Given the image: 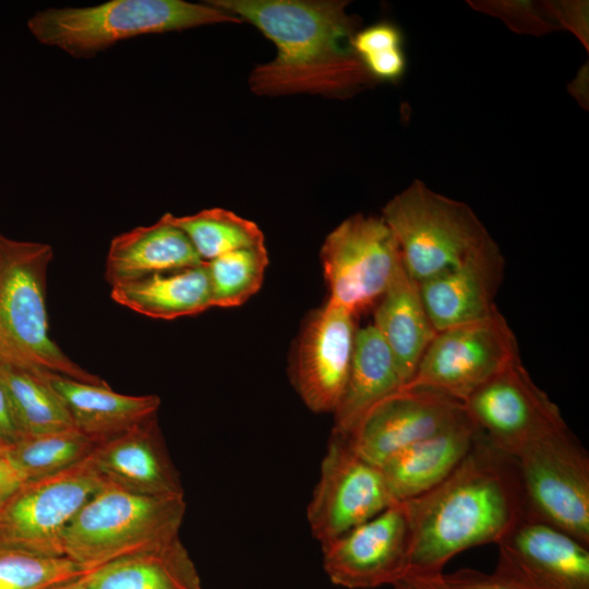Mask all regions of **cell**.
<instances>
[{
  "mask_svg": "<svg viewBox=\"0 0 589 589\" xmlns=\"http://www.w3.org/2000/svg\"><path fill=\"white\" fill-rule=\"evenodd\" d=\"M51 245L20 241L0 232V335L9 363L104 385V380L75 362L50 338L46 281Z\"/></svg>",
  "mask_w": 589,
  "mask_h": 589,
  "instance_id": "cell-4",
  "label": "cell"
},
{
  "mask_svg": "<svg viewBox=\"0 0 589 589\" xmlns=\"http://www.w3.org/2000/svg\"><path fill=\"white\" fill-rule=\"evenodd\" d=\"M91 573V572H89ZM88 574V573H87ZM87 574L77 577L75 579L49 587L47 589H88L87 588Z\"/></svg>",
  "mask_w": 589,
  "mask_h": 589,
  "instance_id": "cell-36",
  "label": "cell"
},
{
  "mask_svg": "<svg viewBox=\"0 0 589 589\" xmlns=\"http://www.w3.org/2000/svg\"><path fill=\"white\" fill-rule=\"evenodd\" d=\"M10 447L11 445L0 442V458L8 455Z\"/></svg>",
  "mask_w": 589,
  "mask_h": 589,
  "instance_id": "cell-38",
  "label": "cell"
},
{
  "mask_svg": "<svg viewBox=\"0 0 589 589\" xmlns=\"http://www.w3.org/2000/svg\"><path fill=\"white\" fill-rule=\"evenodd\" d=\"M86 579L88 589H203L180 538L105 564Z\"/></svg>",
  "mask_w": 589,
  "mask_h": 589,
  "instance_id": "cell-25",
  "label": "cell"
},
{
  "mask_svg": "<svg viewBox=\"0 0 589 589\" xmlns=\"http://www.w3.org/2000/svg\"><path fill=\"white\" fill-rule=\"evenodd\" d=\"M203 264L185 233L163 215L153 225L136 227L111 240L105 278L113 287Z\"/></svg>",
  "mask_w": 589,
  "mask_h": 589,
  "instance_id": "cell-20",
  "label": "cell"
},
{
  "mask_svg": "<svg viewBox=\"0 0 589 589\" xmlns=\"http://www.w3.org/2000/svg\"><path fill=\"white\" fill-rule=\"evenodd\" d=\"M89 572L65 556L0 544V589H47Z\"/></svg>",
  "mask_w": 589,
  "mask_h": 589,
  "instance_id": "cell-30",
  "label": "cell"
},
{
  "mask_svg": "<svg viewBox=\"0 0 589 589\" xmlns=\"http://www.w3.org/2000/svg\"><path fill=\"white\" fill-rule=\"evenodd\" d=\"M404 503L411 527L409 572L443 573L457 554L496 544L525 515L514 457L482 433L444 481Z\"/></svg>",
  "mask_w": 589,
  "mask_h": 589,
  "instance_id": "cell-2",
  "label": "cell"
},
{
  "mask_svg": "<svg viewBox=\"0 0 589 589\" xmlns=\"http://www.w3.org/2000/svg\"><path fill=\"white\" fill-rule=\"evenodd\" d=\"M400 31L390 23H377L362 31L356 32L351 46L359 58L363 60L386 51L402 48Z\"/></svg>",
  "mask_w": 589,
  "mask_h": 589,
  "instance_id": "cell-31",
  "label": "cell"
},
{
  "mask_svg": "<svg viewBox=\"0 0 589 589\" xmlns=\"http://www.w3.org/2000/svg\"><path fill=\"white\" fill-rule=\"evenodd\" d=\"M402 387L396 361L375 327L359 328L346 387L333 412L332 433L347 435L372 407Z\"/></svg>",
  "mask_w": 589,
  "mask_h": 589,
  "instance_id": "cell-22",
  "label": "cell"
},
{
  "mask_svg": "<svg viewBox=\"0 0 589 589\" xmlns=\"http://www.w3.org/2000/svg\"><path fill=\"white\" fill-rule=\"evenodd\" d=\"M504 269V256L493 242L458 266L419 284L434 329L472 322L495 311Z\"/></svg>",
  "mask_w": 589,
  "mask_h": 589,
  "instance_id": "cell-18",
  "label": "cell"
},
{
  "mask_svg": "<svg viewBox=\"0 0 589 589\" xmlns=\"http://www.w3.org/2000/svg\"><path fill=\"white\" fill-rule=\"evenodd\" d=\"M182 496H149L105 484L64 530L63 556L94 570L179 538Z\"/></svg>",
  "mask_w": 589,
  "mask_h": 589,
  "instance_id": "cell-5",
  "label": "cell"
},
{
  "mask_svg": "<svg viewBox=\"0 0 589 589\" xmlns=\"http://www.w3.org/2000/svg\"><path fill=\"white\" fill-rule=\"evenodd\" d=\"M89 461L106 484L149 496L184 495L156 417L97 443Z\"/></svg>",
  "mask_w": 589,
  "mask_h": 589,
  "instance_id": "cell-17",
  "label": "cell"
},
{
  "mask_svg": "<svg viewBox=\"0 0 589 589\" xmlns=\"http://www.w3.org/2000/svg\"><path fill=\"white\" fill-rule=\"evenodd\" d=\"M513 457L525 515L589 545V454L567 424Z\"/></svg>",
  "mask_w": 589,
  "mask_h": 589,
  "instance_id": "cell-7",
  "label": "cell"
},
{
  "mask_svg": "<svg viewBox=\"0 0 589 589\" xmlns=\"http://www.w3.org/2000/svg\"><path fill=\"white\" fill-rule=\"evenodd\" d=\"M372 325L390 350L405 386L436 330L424 308L419 285L402 265L380 298Z\"/></svg>",
  "mask_w": 589,
  "mask_h": 589,
  "instance_id": "cell-23",
  "label": "cell"
},
{
  "mask_svg": "<svg viewBox=\"0 0 589 589\" xmlns=\"http://www.w3.org/2000/svg\"><path fill=\"white\" fill-rule=\"evenodd\" d=\"M356 315L327 301L306 321L293 368L294 386L314 412H334L348 380L354 341Z\"/></svg>",
  "mask_w": 589,
  "mask_h": 589,
  "instance_id": "cell-16",
  "label": "cell"
},
{
  "mask_svg": "<svg viewBox=\"0 0 589 589\" xmlns=\"http://www.w3.org/2000/svg\"><path fill=\"white\" fill-rule=\"evenodd\" d=\"M110 297L124 308L159 320L195 315L212 306L206 263L113 286Z\"/></svg>",
  "mask_w": 589,
  "mask_h": 589,
  "instance_id": "cell-24",
  "label": "cell"
},
{
  "mask_svg": "<svg viewBox=\"0 0 589 589\" xmlns=\"http://www.w3.org/2000/svg\"><path fill=\"white\" fill-rule=\"evenodd\" d=\"M0 361L2 362L9 361L8 351H7V348L4 346L1 335H0Z\"/></svg>",
  "mask_w": 589,
  "mask_h": 589,
  "instance_id": "cell-37",
  "label": "cell"
},
{
  "mask_svg": "<svg viewBox=\"0 0 589 589\" xmlns=\"http://www.w3.org/2000/svg\"><path fill=\"white\" fill-rule=\"evenodd\" d=\"M519 360L515 333L496 309L482 318L436 332L402 388L428 389L464 402Z\"/></svg>",
  "mask_w": 589,
  "mask_h": 589,
  "instance_id": "cell-8",
  "label": "cell"
},
{
  "mask_svg": "<svg viewBox=\"0 0 589 589\" xmlns=\"http://www.w3.org/2000/svg\"><path fill=\"white\" fill-rule=\"evenodd\" d=\"M393 503L382 469L332 433L306 510L311 533L320 544L339 538Z\"/></svg>",
  "mask_w": 589,
  "mask_h": 589,
  "instance_id": "cell-11",
  "label": "cell"
},
{
  "mask_svg": "<svg viewBox=\"0 0 589 589\" xmlns=\"http://www.w3.org/2000/svg\"><path fill=\"white\" fill-rule=\"evenodd\" d=\"M268 263L265 244L238 249L207 262L212 306L243 304L261 288Z\"/></svg>",
  "mask_w": 589,
  "mask_h": 589,
  "instance_id": "cell-29",
  "label": "cell"
},
{
  "mask_svg": "<svg viewBox=\"0 0 589 589\" xmlns=\"http://www.w3.org/2000/svg\"><path fill=\"white\" fill-rule=\"evenodd\" d=\"M240 22L207 2L110 0L89 7L40 10L28 19L27 28L38 43L84 59L141 35Z\"/></svg>",
  "mask_w": 589,
  "mask_h": 589,
  "instance_id": "cell-3",
  "label": "cell"
},
{
  "mask_svg": "<svg viewBox=\"0 0 589 589\" xmlns=\"http://www.w3.org/2000/svg\"><path fill=\"white\" fill-rule=\"evenodd\" d=\"M462 405L483 436L512 456L566 424L560 408L520 360L484 383Z\"/></svg>",
  "mask_w": 589,
  "mask_h": 589,
  "instance_id": "cell-12",
  "label": "cell"
},
{
  "mask_svg": "<svg viewBox=\"0 0 589 589\" xmlns=\"http://www.w3.org/2000/svg\"><path fill=\"white\" fill-rule=\"evenodd\" d=\"M321 262L328 301L354 315L380 300L402 265L396 239L383 218L362 214L328 233Z\"/></svg>",
  "mask_w": 589,
  "mask_h": 589,
  "instance_id": "cell-9",
  "label": "cell"
},
{
  "mask_svg": "<svg viewBox=\"0 0 589 589\" xmlns=\"http://www.w3.org/2000/svg\"><path fill=\"white\" fill-rule=\"evenodd\" d=\"M393 589H453L445 579L444 573L408 572L396 581Z\"/></svg>",
  "mask_w": 589,
  "mask_h": 589,
  "instance_id": "cell-34",
  "label": "cell"
},
{
  "mask_svg": "<svg viewBox=\"0 0 589 589\" xmlns=\"http://www.w3.org/2000/svg\"><path fill=\"white\" fill-rule=\"evenodd\" d=\"M47 378L65 404L75 428L96 443L115 437L156 417L157 395H123L98 385L48 372Z\"/></svg>",
  "mask_w": 589,
  "mask_h": 589,
  "instance_id": "cell-21",
  "label": "cell"
},
{
  "mask_svg": "<svg viewBox=\"0 0 589 589\" xmlns=\"http://www.w3.org/2000/svg\"><path fill=\"white\" fill-rule=\"evenodd\" d=\"M493 574L517 589H589V545L524 515L496 543Z\"/></svg>",
  "mask_w": 589,
  "mask_h": 589,
  "instance_id": "cell-14",
  "label": "cell"
},
{
  "mask_svg": "<svg viewBox=\"0 0 589 589\" xmlns=\"http://www.w3.org/2000/svg\"><path fill=\"white\" fill-rule=\"evenodd\" d=\"M23 436L9 394L0 378V442L11 445Z\"/></svg>",
  "mask_w": 589,
  "mask_h": 589,
  "instance_id": "cell-33",
  "label": "cell"
},
{
  "mask_svg": "<svg viewBox=\"0 0 589 589\" xmlns=\"http://www.w3.org/2000/svg\"><path fill=\"white\" fill-rule=\"evenodd\" d=\"M466 416L462 402L456 399L428 389L401 388L372 407L350 433L339 436L360 457L381 468L399 452Z\"/></svg>",
  "mask_w": 589,
  "mask_h": 589,
  "instance_id": "cell-15",
  "label": "cell"
},
{
  "mask_svg": "<svg viewBox=\"0 0 589 589\" xmlns=\"http://www.w3.org/2000/svg\"><path fill=\"white\" fill-rule=\"evenodd\" d=\"M329 580L346 589L393 586L410 567L411 527L404 502L321 545Z\"/></svg>",
  "mask_w": 589,
  "mask_h": 589,
  "instance_id": "cell-13",
  "label": "cell"
},
{
  "mask_svg": "<svg viewBox=\"0 0 589 589\" xmlns=\"http://www.w3.org/2000/svg\"><path fill=\"white\" fill-rule=\"evenodd\" d=\"M105 484L89 457L58 473L24 481L0 510V544L63 556L64 530Z\"/></svg>",
  "mask_w": 589,
  "mask_h": 589,
  "instance_id": "cell-10",
  "label": "cell"
},
{
  "mask_svg": "<svg viewBox=\"0 0 589 589\" xmlns=\"http://www.w3.org/2000/svg\"><path fill=\"white\" fill-rule=\"evenodd\" d=\"M165 216L185 233L204 263L238 249L264 244V236L255 223L224 208Z\"/></svg>",
  "mask_w": 589,
  "mask_h": 589,
  "instance_id": "cell-28",
  "label": "cell"
},
{
  "mask_svg": "<svg viewBox=\"0 0 589 589\" xmlns=\"http://www.w3.org/2000/svg\"><path fill=\"white\" fill-rule=\"evenodd\" d=\"M480 435L466 416L393 456L381 467L393 500L410 501L438 485L467 457Z\"/></svg>",
  "mask_w": 589,
  "mask_h": 589,
  "instance_id": "cell-19",
  "label": "cell"
},
{
  "mask_svg": "<svg viewBox=\"0 0 589 589\" xmlns=\"http://www.w3.org/2000/svg\"><path fill=\"white\" fill-rule=\"evenodd\" d=\"M96 442L77 428L25 435L11 444L7 457L25 481L51 476L86 460Z\"/></svg>",
  "mask_w": 589,
  "mask_h": 589,
  "instance_id": "cell-27",
  "label": "cell"
},
{
  "mask_svg": "<svg viewBox=\"0 0 589 589\" xmlns=\"http://www.w3.org/2000/svg\"><path fill=\"white\" fill-rule=\"evenodd\" d=\"M25 479L5 456L0 458V510L24 483Z\"/></svg>",
  "mask_w": 589,
  "mask_h": 589,
  "instance_id": "cell-35",
  "label": "cell"
},
{
  "mask_svg": "<svg viewBox=\"0 0 589 589\" xmlns=\"http://www.w3.org/2000/svg\"><path fill=\"white\" fill-rule=\"evenodd\" d=\"M407 274L419 285L458 266L495 240L466 203L414 180L382 209Z\"/></svg>",
  "mask_w": 589,
  "mask_h": 589,
  "instance_id": "cell-6",
  "label": "cell"
},
{
  "mask_svg": "<svg viewBox=\"0 0 589 589\" xmlns=\"http://www.w3.org/2000/svg\"><path fill=\"white\" fill-rule=\"evenodd\" d=\"M47 373L0 361V378L24 436L75 428Z\"/></svg>",
  "mask_w": 589,
  "mask_h": 589,
  "instance_id": "cell-26",
  "label": "cell"
},
{
  "mask_svg": "<svg viewBox=\"0 0 589 589\" xmlns=\"http://www.w3.org/2000/svg\"><path fill=\"white\" fill-rule=\"evenodd\" d=\"M453 589H517L493 573H484L473 568H460L450 574H444Z\"/></svg>",
  "mask_w": 589,
  "mask_h": 589,
  "instance_id": "cell-32",
  "label": "cell"
},
{
  "mask_svg": "<svg viewBox=\"0 0 589 589\" xmlns=\"http://www.w3.org/2000/svg\"><path fill=\"white\" fill-rule=\"evenodd\" d=\"M208 4L259 28L277 56L253 69L259 95L297 93L338 96L374 81L354 53L357 17L338 0H208Z\"/></svg>",
  "mask_w": 589,
  "mask_h": 589,
  "instance_id": "cell-1",
  "label": "cell"
}]
</instances>
